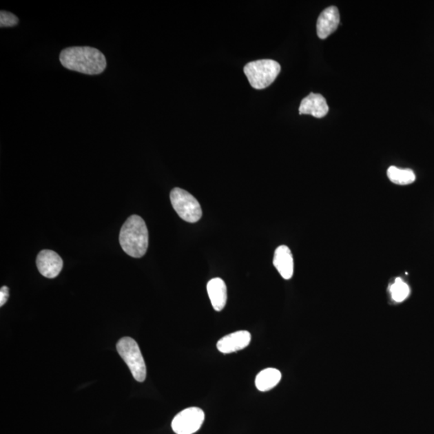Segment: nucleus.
Masks as SVG:
<instances>
[{"mask_svg": "<svg viewBox=\"0 0 434 434\" xmlns=\"http://www.w3.org/2000/svg\"><path fill=\"white\" fill-rule=\"evenodd\" d=\"M60 61L66 69L87 75L103 72L107 63L103 52L91 47H70L61 52Z\"/></svg>", "mask_w": 434, "mask_h": 434, "instance_id": "nucleus-1", "label": "nucleus"}, {"mask_svg": "<svg viewBox=\"0 0 434 434\" xmlns=\"http://www.w3.org/2000/svg\"><path fill=\"white\" fill-rule=\"evenodd\" d=\"M149 234L141 216H130L121 229L119 242L125 254L134 258L143 257L148 249Z\"/></svg>", "mask_w": 434, "mask_h": 434, "instance_id": "nucleus-2", "label": "nucleus"}, {"mask_svg": "<svg viewBox=\"0 0 434 434\" xmlns=\"http://www.w3.org/2000/svg\"><path fill=\"white\" fill-rule=\"evenodd\" d=\"M281 72V65L273 60H259L249 62L244 72L251 86L256 90L267 88Z\"/></svg>", "mask_w": 434, "mask_h": 434, "instance_id": "nucleus-3", "label": "nucleus"}, {"mask_svg": "<svg viewBox=\"0 0 434 434\" xmlns=\"http://www.w3.org/2000/svg\"><path fill=\"white\" fill-rule=\"evenodd\" d=\"M117 351L127 364L134 378L138 382H143L147 378V368L136 341L132 338L124 337L118 342Z\"/></svg>", "mask_w": 434, "mask_h": 434, "instance_id": "nucleus-4", "label": "nucleus"}, {"mask_svg": "<svg viewBox=\"0 0 434 434\" xmlns=\"http://www.w3.org/2000/svg\"><path fill=\"white\" fill-rule=\"evenodd\" d=\"M173 209L181 219L196 223L202 216V209L196 198L180 187L174 188L170 194Z\"/></svg>", "mask_w": 434, "mask_h": 434, "instance_id": "nucleus-5", "label": "nucleus"}, {"mask_svg": "<svg viewBox=\"0 0 434 434\" xmlns=\"http://www.w3.org/2000/svg\"><path fill=\"white\" fill-rule=\"evenodd\" d=\"M205 418V412L200 408L192 407L183 410L173 419V431L176 434L195 433L201 428Z\"/></svg>", "mask_w": 434, "mask_h": 434, "instance_id": "nucleus-6", "label": "nucleus"}, {"mask_svg": "<svg viewBox=\"0 0 434 434\" xmlns=\"http://www.w3.org/2000/svg\"><path fill=\"white\" fill-rule=\"evenodd\" d=\"M37 265L43 277L54 278L59 275L63 268V260L54 251L45 249L39 253Z\"/></svg>", "mask_w": 434, "mask_h": 434, "instance_id": "nucleus-7", "label": "nucleus"}, {"mask_svg": "<svg viewBox=\"0 0 434 434\" xmlns=\"http://www.w3.org/2000/svg\"><path fill=\"white\" fill-rule=\"evenodd\" d=\"M340 16L339 10L335 6L323 10L318 18L316 28L317 35L322 40L336 31L340 25Z\"/></svg>", "mask_w": 434, "mask_h": 434, "instance_id": "nucleus-8", "label": "nucleus"}, {"mask_svg": "<svg viewBox=\"0 0 434 434\" xmlns=\"http://www.w3.org/2000/svg\"><path fill=\"white\" fill-rule=\"evenodd\" d=\"M250 341V333L246 331H240L222 338L217 342L216 347L221 353L229 354L245 349L246 347L249 345Z\"/></svg>", "mask_w": 434, "mask_h": 434, "instance_id": "nucleus-9", "label": "nucleus"}, {"mask_svg": "<svg viewBox=\"0 0 434 434\" xmlns=\"http://www.w3.org/2000/svg\"><path fill=\"white\" fill-rule=\"evenodd\" d=\"M328 111H329V106L324 96L318 94H309L302 99L299 106V114H310L317 118L325 117Z\"/></svg>", "mask_w": 434, "mask_h": 434, "instance_id": "nucleus-10", "label": "nucleus"}, {"mask_svg": "<svg viewBox=\"0 0 434 434\" xmlns=\"http://www.w3.org/2000/svg\"><path fill=\"white\" fill-rule=\"evenodd\" d=\"M273 265L281 276L291 279L293 273V258L291 249L287 245H281L275 250Z\"/></svg>", "mask_w": 434, "mask_h": 434, "instance_id": "nucleus-11", "label": "nucleus"}, {"mask_svg": "<svg viewBox=\"0 0 434 434\" xmlns=\"http://www.w3.org/2000/svg\"><path fill=\"white\" fill-rule=\"evenodd\" d=\"M207 291L214 310H223L227 302V287L223 280L220 278L210 280L207 285Z\"/></svg>", "mask_w": 434, "mask_h": 434, "instance_id": "nucleus-12", "label": "nucleus"}, {"mask_svg": "<svg viewBox=\"0 0 434 434\" xmlns=\"http://www.w3.org/2000/svg\"><path fill=\"white\" fill-rule=\"evenodd\" d=\"M282 373L276 369L269 368L260 371L255 380L256 387L260 392H267L281 381Z\"/></svg>", "mask_w": 434, "mask_h": 434, "instance_id": "nucleus-13", "label": "nucleus"}, {"mask_svg": "<svg viewBox=\"0 0 434 434\" xmlns=\"http://www.w3.org/2000/svg\"><path fill=\"white\" fill-rule=\"evenodd\" d=\"M387 176L391 182L398 185H411L416 180V176L411 169H402L391 166L387 171Z\"/></svg>", "mask_w": 434, "mask_h": 434, "instance_id": "nucleus-14", "label": "nucleus"}, {"mask_svg": "<svg viewBox=\"0 0 434 434\" xmlns=\"http://www.w3.org/2000/svg\"><path fill=\"white\" fill-rule=\"evenodd\" d=\"M390 292L395 302H402L409 296L410 288L402 278H397L390 287Z\"/></svg>", "mask_w": 434, "mask_h": 434, "instance_id": "nucleus-15", "label": "nucleus"}, {"mask_svg": "<svg viewBox=\"0 0 434 434\" xmlns=\"http://www.w3.org/2000/svg\"><path fill=\"white\" fill-rule=\"evenodd\" d=\"M18 23L19 19L14 14L6 11L0 12V26L1 28L16 26Z\"/></svg>", "mask_w": 434, "mask_h": 434, "instance_id": "nucleus-16", "label": "nucleus"}, {"mask_svg": "<svg viewBox=\"0 0 434 434\" xmlns=\"http://www.w3.org/2000/svg\"><path fill=\"white\" fill-rule=\"evenodd\" d=\"M9 298V289L8 287H2L0 289V306L3 307L7 302Z\"/></svg>", "mask_w": 434, "mask_h": 434, "instance_id": "nucleus-17", "label": "nucleus"}]
</instances>
